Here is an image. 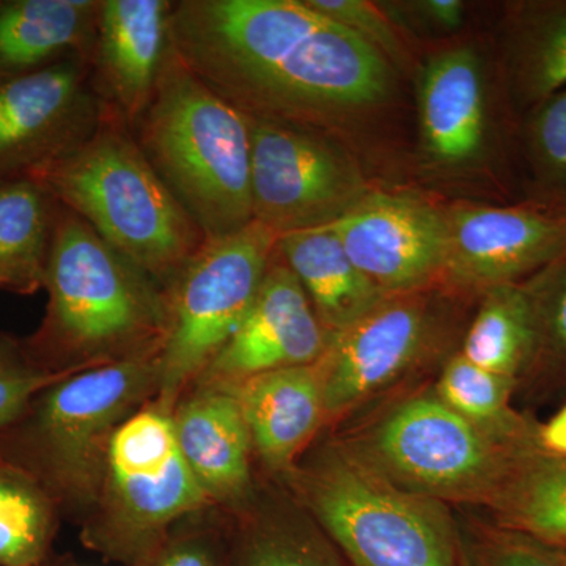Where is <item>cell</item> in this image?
<instances>
[{
    "mask_svg": "<svg viewBox=\"0 0 566 566\" xmlns=\"http://www.w3.org/2000/svg\"><path fill=\"white\" fill-rule=\"evenodd\" d=\"M169 40L200 81L249 117L324 120L389 88L382 52L305 0L172 2Z\"/></svg>",
    "mask_w": 566,
    "mask_h": 566,
    "instance_id": "cell-1",
    "label": "cell"
},
{
    "mask_svg": "<svg viewBox=\"0 0 566 566\" xmlns=\"http://www.w3.org/2000/svg\"><path fill=\"white\" fill-rule=\"evenodd\" d=\"M44 289L46 314L24 342L44 370L73 375L161 353L167 290L62 205Z\"/></svg>",
    "mask_w": 566,
    "mask_h": 566,
    "instance_id": "cell-2",
    "label": "cell"
},
{
    "mask_svg": "<svg viewBox=\"0 0 566 566\" xmlns=\"http://www.w3.org/2000/svg\"><path fill=\"white\" fill-rule=\"evenodd\" d=\"M28 178L163 289H170L207 241L153 169L132 126L107 103L81 144Z\"/></svg>",
    "mask_w": 566,
    "mask_h": 566,
    "instance_id": "cell-3",
    "label": "cell"
},
{
    "mask_svg": "<svg viewBox=\"0 0 566 566\" xmlns=\"http://www.w3.org/2000/svg\"><path fill=\"white\" fill-rule=\"evenodd\" d=\"M133 133L207 240L253 221L251 118L200 81L170 40L150 103Z\"/></svg>",
    "mask_w": 566,
    "mask_h": 566,
    "instance_id": "cell-4",
    "label": "cell"
},
{
    "mask_svg": "<svg viewBox=\"0 0 566 566\" xmlns=\"http://www.w3.org/2000/svg\"><path fill=\"white\" fill-rule=\"evenodd\" d=\"M158 386L159 356L63 376L0 431V455L35 476L55 504H95L112 434Z\"/></svg>",
    "mask_w": 566,
    "mask_h": 566,
    "instance_id": "cell-5",
    "label": "cell"
},
{
    "mask_svg": "<svg viewBox=\"0 0 566 566\" xmlns=\"http://www.w3.org/2000/svg\"><path fill=\"white\" fill-rule=\"evenodd\" d=\"M305 504L353 566H468L446 502L397 485L356 449H329L300 475Z\"/></svg>",
    "mask_w": 566,
    "mask_h": 566,
    "instance_id": "cell-6",
    "label": "cell"
},
{
    "mask_svg": "<svg viewBox=\"0 0 566 566\" xmlns=\"http://www.w3.org/2000/svg\"><path fill=\"white\" fill-rule=\"evenodd\" d=\"M277 234L252 221L207 240L167 290L169 331L159 353L158 403L174 411L182 390L237 333L277 251Z\"/></svg>",
    "mask_w": 566,
    "mask_h": 566,
    "instance_id": "cell-7",
    "label": "cell"
},
{
    "mask_svg": "<svg viewBox=\"0 0 566 566\" xmlns=\"http://www.w3.org/2000/svg\"><path fill=\"white\" fill-rule=\"evenodd\" d=\"M208 501L178 446L172 411L145 405L115 430L107 446L95 501V538L115 556H139L175 521Z\"/></svg>",
    "mask_w": 566,
    "mask_h": 566,
    "instance_id": "cell-8",
    "label": "cell"
},
{
    "mask_svg": "<svg viewBox=\"0 0 566 566\" xmlns=\"http://www.w3.org/2000/svg\"><path fill=\"white\" fill-rule=\"evenodd\" d=\"M523 439L495 438L438 395H422L397 406L356 450L406 490L442 502H488Z\"/></svg>",
    "mask_w": 566,
    "mask_h": 566,
    "instance_id": "cell-9",
    "label": "cell"
},
{
    "mask_svg": "<svg viewBox=\"0 0 566 566\" xmlns=\"http://www.w3.org/2000/svg\"><path fill=\"white\" fill-rule=\"evenodd\" d=\"M251 118L253 221L277 237L329 226L365 196L352 159L301 125Z\"/></svg>",
    "mask_w": 566,
    "mask_h": 566,
    "instance_id": "cell-10",
    "label": "cell"
},
{
    "mask_svg": "<svg viewBox=\"0 0 566 566\" xmlns=\"http://www.w3.org/2000/svg\"><path fill=\"white\" fill-rule=\"evenodd\" d=\"M104 106L84 59L0 80V182L28 177L76 147Z\"/></svg>",
    "mask_w": 566,
    "mask_h": 566,
    "instance_id": "cell-11",
    "label": "cell"
},
{
    "mask_svg": "<svg viewBox=\"0 0 566 566\" xmlns=\"http://www.w3.org/2000/svg\"><path fill=\"white\" fill-rule=\"evenodd\" d=\"M329 226L352 262L386 296L415 292L447 266V218L419 200L365 193Z\"/></svg>",
    "mask_w": 566,
    "mask_h": 566,
    "instance_id": "cell-12",
    "label": "cell"
},
{
    "mask_svg": "<svg viewBox=\"0 0 566 566\" xmlns=\"http://www.w3.org/2000/svg\"><path fill=\"white\" fill-rule=\"evenodd\" d=\"M447 227V270L488 289L538 273L566 253V205L461 208Z\"/></svg>",
    "mask_w": 566,
    "mask_h": 566,
    "instance_id": "cell-13",
    "label": "cell"
},
{
    "mask_svg": "<svg viewBox=\"0 0 566 566\" xmlns=\"http://www.w3.org/2000/svg\"><path fill=\"white\" fill-rule=\"evenodd\" d=\"M274 259L248 315L197 379L200 385L234 386L264 371L314 365L326 353L329 337L307 294Z\"/></svg>",
    "mask_w": 566,
    "mask_h": 566,
    "instance_id": "cell-14",
    "label": "cell"
},
{
    "mask_svg": "<svg viewBox=\"0 0 566 566\" xmlns=\"http://www.w3.org/2000/svg\"><path fill=\"white\" fill-rule=\"evenodd\" d=\"M427 333L423 304L398 294L331 338L318 360L326 416L352 411L392 385L415 364Z\"/></svg>",
    "mask_w": 566,
    "mask_h": 566,
    "instance_id": "cell-15",
    "label": "cell"
},
{
    "mask_svg": "<svg viewBox=\"0 0 566 566\" xmlns=\"http://www.w3.org/2000/svg\"><path fill=\"white\" fill-rule=\"evenodd\" d=\"M167 0H102L92 55L99 96L134 126L147 109L169 48Z\"/></svg>",
    "mask_w": 566,
    "mask_h": 566,
    "instance_id": "cell-16",
    "label": "cell"
},
{
    "mask_svg": "<svg viewBox=\"0 0 566 566\" xmlns=\"http://www.w3.org/2000/svg\"><path fill=\"white\" fill-rule=\"evenodd\" d=\"M172 419L182 457L208 499L243 501L251 486L252 439L232 389L202 385L178 403Z\"/></svg>",
    "mask_w": 566,
    "mask_h": 566,
    "instance_id": "cell-17",
    "label": "cell"
},
{
    "mask_svg": "<svg viewBox=\"0 0 566 566\" xmlns=\"http://www.w3.org/2000/svg\"><path fill=\"white\" fill-rule=\"evenodd\" d=\"M226 387L241 406L252 446L274 471L292 468L326 417L318 363L264 371Z\"/></svg>",
    "mask_w": 566,
    "mask_h": 566,
    "instance_id": "cell-18",
    "label": "cell"
},
{
    "mask_svg": "<svg viewBox=\"0 0 566 566\" xmlns=\"http://www.w3.org/2000/svg\"><path fill=\"white\" fill-rule=\"evenodd\" d=\"M420 126L424 148L436 161L464 164L485 145L483 77L471 50L436 55L420 85Z\"/></svg>",
    "mask_w": 566,
    "mask_h": 566,
    "instance_id": "cell-19",
    "label": "cell"
},
{
    "mask_svg": "<svg viewBox=\"0 0 566 566\" xmlns=\"http://www.w3.org/2000/svg\"><path fill=\"white\" fill-rule=\"evenodd\" d=\"M102 0L0 2V80L66 59L92 63Z\"/></svg>",
    "mask_w": 566,
    "mask_h": 566,
    "instance_id": "cell-20",
    "label": "cell"
},
{
    "mask_svg": "<svg viewBox=\"0 0 566 566\" xmlns=\"http://www.w3.org/2000/svg\"><path fill=\"white\" fill-rule=\"evenodd\" d=\"M277 252L303 286L329 340L389 297L360 273L331 226L281 234Z\"/></svg>",
    "mask_w": 566,
    "mask_h": 566,
    "instance_id": "cell-21",
    "label": "cell"
},
{
    "mask_svg": "<svg viewBox=\"0 0 566 566\" xmlns=\"http://www.w3.org/2000/svg\"><path fill=\"white\" fill-rule=\"evenodd\" d=\"M486 504L497 527L566 553V457L536 444L535 431L513 446Z\"/></svg>",
    "mask_w": 566,
    "mask_h": 566,
    "instance_id": "cell-22",
    "label": "cell"
},
{
    "mask_svg": "<svg viewBox=\"0 0 566 566\" xmlns=\"http://www.w3.org/2000/svg\"><path fill=\"white\" fill-rule=\"evenodd\" d=\"M59 208L32 178L0 182V290L32 294L44 289Z\"/></svg>",
    "mask_w": 566,
    "mask_h": 566,
    "instance_id": "cell-23",
    "label": "cell"
},
{
    "mask_svg": "<svg viewBox=\"0 0 566 566\" xmlns=\"http://www.w3.org/2000/svg\"><path fill=\"white\" fill-rule=\"evenodd\" d=\"M535 352L536 314L531 289L517 283L488 289L461 356L517 381L534 365Z\"/></svg>",
    "mask_w": 566,
    "mask_h": 566,
    "instance_id": "cell-24",
    "label": "cell"
},
{
    "mask_svg": "<svg viewBox=\"0 0 566 566\" xmlns=\"http://www.w3.org/2000/svg\"><path fill=\"white\" fill-rule=\"evenodd\" d=\"M512 77L528 106L566 88V2L521 7L512 36Z\"/></svg>",
    "mask_w": 566,
    "mask_h": 566,
    "instance_id": "cell-25",
    "label": "cell"
},
{
    "mask_svg": "<svg viewBox=\"0 0 566 566\" xmlns=\"http://www.w3.org/2000/svg\"><path fill=\"white\" fill-rule=\"evenodd\" d=\"M55 504L35 476L0 455V566H41L55 531Z\"/></svg>",
    "mask_w": 566,
    "mask_h": 566,
    "instance_id": "cell-26",
    "label": "cell"
},
{
    "mask_svg": "<svg viewBox=\"0 0 566 566\" xmlns=\"http://www.w3.org/2000/svg\"><path fill=\"white\" fill-rule=\"evenodd\" d=\"M516 385V379L488 371L458 354L446 365L436 395L457 415L488 433L516 441L535 428V423L527 422L510 406Z\"/></svg>",
    "mask_w": 566,
    "mask_h": 566,
    "instance_id": "cell-27",
    "label": "cell"
},
{
    "mask_svg": "<svg viewBox=\"0 0 566 566\" xmlns=\"http://www.w3.org/2000/svg\"><path fill=\"white\" fill-rule=\"evenodd\" d=\"M240 566H344L314 532L286 523L253 528L241 547Z\"/></svg>",
    "mask_w": 566,
    "mask_h": 566,
    "instance_id": "cell-28",
    "label": "cell"
},
{
    "mask_svg": "<svg viewBox=\"0 0 566 566\" xmlns=\"http://www.w3.org/2000/svg\"><path fill=\"white\" fill-rule=\"evenodd\" d=\"M527 123L528 158L539 185L566 205V88L534 106Z\"/></svg>",
    "mask_w": 566,
    "mask_h": 566,
    "instance_id": "cell-29",
    "label": "cell"
},
{
    "mask_svg": "<svg viewBox=\"0 0 566 566\" xmlns=\"http://www.w3.org/2000/svg\"><path fill=\"white\" fill-rule=\"evenodd\" d=\"M63 376L33 363L24 342L0 335V431L17 423L36 395Z\"/></svg>",
    "mask_w": 566,
    "mask_h": 566,
    "instance_id": "cell-30",
    "label": "cell"
},
{
    "mask_svg": "<svg viewBox=\"0 0 566 566\" xmlns=\"http://www.w3.org/2000/svg\"><path fill=\"white\" fill-rule=\"evenodd\" d=\"M543 271L538 285L528 286L536 314L534 365L546 356L566 370V253Z\"/></svg>",
    "mask_w": 566,
    "mask_h": 566,
    "instance_id": "cell-31",
    "label": "cell"
},
{
    "mask_svg": "<svg viewBox=\"0 0 566 566\" xmlns=\"http://www.w3.org/2000/svg\"><path fill=\"white\" fill-rule=\"evenodd\" d=\"M468 554V566H566V553L506 528L482 534Z\"/></svg>",
    "mask_w": 566,
    "mask_h": 566,
    "instance_id": "cell-32",
    "label": "cell"
},
{
    "mask_svg": "<svg viewBox=\"0 0 566 566\" xmlns=\"http://www.w3.org/2000/svg\"><path fill=\"white\" fill-rule=\"evenodd\" d=\"M308 7L349 31L356 32L376 50L395 54L400 50L397 36L385 17L370 3L360 0H305Z\"/></svg>",
    "mask_w": 566,
    "mask_h": 566,
    "instance_id": "cell-33",
    "label": "cell"
},
{
    "mask_svg": "<svg viewBox=\"0 0 566 566\" xmlns=\"http://www.w3.org/2000/svg\"><path fill=\"white\" fill-rule=\"evenodd\" d=\"M144 566H218L210 547L199 539H181L153 554Z\"/></svg>",
    "mask_w": 566,
    "mask_h": 566,
    "instance_id": "cell-34",
    "label": "cell"
},
{
    "mask_svg": "<svg viewBox=\"0 0 566 566\" xmlns=\"http://www.w3.org/2000/svg\"><path fill=\"white\" fill-rule=\"evenodd\" d=\"M535 441L547 452L566 457V405L545 423L536 424Z\"/></svg>",
    "mask_w": 566,
    "mask_h": 566,
    "instance_id": "cell-35",
    "label": "cell"
},
{
    "mask_svg": "<svg viewBox=\"0 0 566 566\" xmlns=\"http://www.w3.org/2000/svg\"><path fill=\"white\" fill-rule=\"evenodd\" d=\"M428 20L444 29L460 28L463 22L464 6L460 0H428L419 3Z\"/></svg>",
    "mask_w": 566,
    "mask_h": 566,
    "instance_id": "cell-36",
    "label": "cell"
}]
</instances>
